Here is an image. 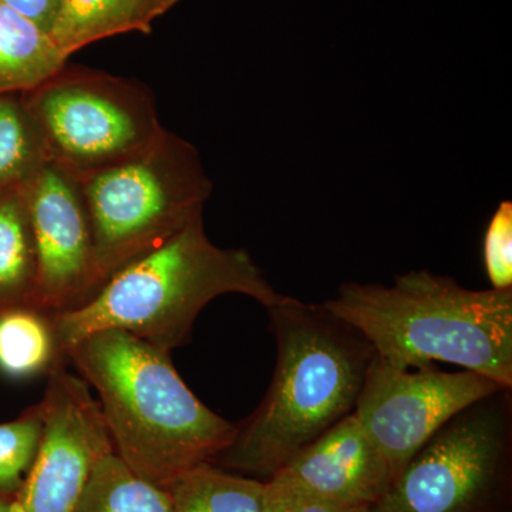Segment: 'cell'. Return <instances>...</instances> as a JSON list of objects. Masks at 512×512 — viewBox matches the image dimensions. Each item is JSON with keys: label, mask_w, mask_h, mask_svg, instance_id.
I'll list each match as a JSON object with an SVG mask.
<instances>
[{"label": "cell", "mask_w": 512, "mask_h": 512, "mask_svg": "<svg viewBox=\"0 0 512 512\" xmlns=\"http://www.w3.org/2000/svg\"><path fill=\"white\" fill-rule=\"evenodd\" d=\"M266 311L276 340L274 379L215 466L268 480L353 413L375 350L323 305L285 296Z\"/></svg>", "instance_id": "1"}, {"label": "cell", "mask_w": 512, "mask_h": 512, "mask_svg": "<svg viewBox=\"0 0 512 512\" xmlns=\"http://www.w3.org/2000/svg\"><path fill=\"white\" fill-rule=\"evenodd\" d=\"M66 359L99 394L114 453L148 483L165 490L185 471L215 464L237 437V424L188 389L170 353L131 333L99 330Z\"/></svg>", "instance_id": "2"}, {"label": "cell", "mask_w": 512, "mask_h": 512, "mask_svg": "<svg viewBox=\"0 0 512 512\" xmlns=\"http://www.w3.org/2000/svg\"><path fill=\"white\" fill-rule=\"evenodd\" d=\"M323 306L392 365L450 363L512 387V289L471 291L412 271L392 286L348 282Z\"/></svg>", "instance_id": "3"}, {"label": "cell", "mask_w": 512, "mask_h": 512, "mask_svg": "<svg viewBox=\"0 0 512 512\" xmlns=\"http://www.w3.org/2000/svg\"><path fill=\"white\" fill-rule=\"evenodd\" d=\"M241 293L266 309L284 301L244 249L212 244L202 217L107 279L90 301L53 315L64 355L77 342L119 329L171 353L190 339L202 309L218 296Z\"/></svg>", "instance_id": "4"}, {"label": "cell", "mask_w": 512, "mask_h": 512, "mask_svg": "<svg viewBox=\"0 0 512 512\" xmlns=\"http://www.w3.org/2000/svg\"><path fill=\"white\" fill-rule=\"evenodd\" d=\"M79 184L104 282L202 217L212 192L197 148L167 128L143 153Z\"/></svg>", "instance_id": "5"}, {"label": "cell", "mask_w": 512, "mask_h": 512, "mask_svg": "<svg viewBox=\"0 0 512 512\" xmlns=\"http://www.w3.org/2000/svg\"><path fill=\"white\" fill-rule=\"evenodd\" d=\"M50 163L80 181L143 153L163 131L146 84L86 66H64L20 93Z\"/></svg>", "instance_id": "6"}, {"label": "cell", "mask_w": 512, "mask_h": 512, "mask_svg": "<svg viewBox=\"0 0 512 512\" xmlns=\"http://www.w3.org/2000/svg\"><path fill=\"white\" fill-rule=\"evenodd\" d=\"M511 389L471 404L437 431L369 512H507Z\"/></svg>", "instance_id": "7"}, {"label": "cell", "mask_w": 512, "mask_h": 512, "mask_svg": "<svg viewBox=\"0 0 512 512\" xmlns=\"http://www.w3.org/2000/svg\"><path fill=\"white\" fill-rule=\"evenodd\" d=\"M501 389L507 387L470 370L444 372L434 363L400 367L375 355L353 414L394 481L448 421Z\"/></svg>", "instance_id": "8"}, {"label": "cell", "mask_w": 512, "mask_h": 512, "mask_svg": "<svg viewBox=\"0 0 512 512\" xmlns=\"http://www.w3.org/2000/svg\"><path fill=\"white\" fill-rule=\"evenodd\" d=\"M83 377L64 362L47 375L43 437L15 495L16 512H74L97 463L114 453L109 429Z\"/></svg>", "instance_id": "9"}, {"label": "cell", "mask_w": 512, "mask_h": 512, "mask_svg": "<svg viewBox=\"0 0 512 512\" xmlns=\"http://www.w3.org/2000/svg\"><path fill=\"white\" fill-rule=\"evenodd\" d=\"M37 274L30 308L59 315L93 298L106 284L97 266L89 214L79 181L46 164L26 185Z\"/></svg>", "instance_id": "10"}, {"label": "cell", "mask_w": 512, "mask_h": 512, "mask_svg": "<svg viewBox=\"0 0 512 512\" xmlns=\"http://www.w3.org/2000/svg\"><path fill=\"white\" fill-rule=\"evenodd\" d=\"M340 507L370 510L393 483L392 471L355 414L302 448L274 476Z\"/></svg>", "instance_id": "11"}, {"label": "cell", "mask_w": 512, "mask_h": 512, "mask_svg": "<svg viewBox=\"0 0 512 512\" xmlns=\"http://www.w3.org/2000/svg\"><path fill=\"white\" fill-rule=\"evenodd\" d=\"M178 0H63L52 39L64 57L107 37L138 32L150 35L154 20Z\"/></svg>", "instance_id": "12"}, {"label": "cell", "mask_w": 512, "mask_h": 512, "mask_svg": "<svg viewBox=\"0 0 512 512\" xmlns=\"http://www.w3.org/2000/svg\"><path fill=\"white\" fill-rule=\"evenodd\" d=\"M66 64L49 33L0 3V96L29 92Z\"/></svg>", "instance_id": "13"}, {"label": "cell", "mask_w": 512, "mask_h": 512, "mask_svg": "<svg viewBox=\"0 0 512 512\" xmlns=\"http://www.w3.org/2000/svg\"><path fill=\"white\" fill-rule=\"evenodd\" d=\"M36 274L26 187L0 192V312L30 305Z\"/></svg>", "instance_id": "14"}, {"label": "cell", "mask_w": 512, "mask_h": 512, "mask_svg": "<svg viewBox=\"0 0 512 512\" xmlns=\"http://www.w3.org/2000/svg\"><path fill=\"white\" fill-rule=\"evenodd\" d=\"M64 360L53 315L30 306L0 312V373L12 379L49 375Z\"/></svg>", "instance_id": "15"}, {"label": "cell", "mask_w": 512, "mask_h": 512, "mask_svg": "<svg viewBox=\"0 0 512 512\" xmlns=\"http://www.w3.org/2000/svg\"><path fill=\"white\" fill-rule=\"evenodd\" d=\"M165 490L170 494L171 512H262L266 481L201 464L175 478Z\"/></svg>", "instance_id": "16"}, {"label": "cell", "mask_w": 512, "mask_h": 512, "mask_svg": "<svg viewBox=\"0 0 512 512\" xmlns=\"http://www.w3.org/2000/svg\"><path fill=\"white\" fill-rule=\"evenodd\" d=\"M74 512H171L170 494L111 453L94 467Z\"/></svg>", "instance_id": "17"}, {"label": "cell", "mask_w": 512, "mask_h": 512, "mask_svg": "<svg viewBox=\"0 0 512 512\" xmlns=\"http://www.w3.org/2000/svg\"><path fill=\"white\" fill-rule=\"evenodd\" d=\"M49 163L45 141L22 97L0 96V192L26 187Z\"/></svg>", "instance_id": "18"}, {"label": "cell", "mask_w": 512, "mask_h": 512, "mask_svg": "<svg viewBox=\"0 0 512 512\" xmlns=\"http://www.w3.org/2000/svg\"><path fill=\"white\" fill-rule=\"evenodd\" d=\"M43 437L39 404L19 419L0 424V493L16 495L35 463Z\"/></svg>", "instance_id": "19"}, {"label": "cell", "mask_w": 512, "mask_h": 512, "mask_svg": "<svg viewBox=\"0 0 512 512\" xmlns=\"http://www.w3.org/2000/svg\"><path fill=\"white\" fill-rule=\"evenodd\" d=\"M485 272L493 289H512V204L501 202L494 212L483 241Z\"/></svg>", "instance_id": "20"}, {"label": "cell", "mask_w": 512, "mask_h": 512, "mask_svg": "<svg viewBox=\"0 0 512 512\" xmlns=\"http://www.w3.org/2000/svg\"><path fill=\"white\" fill-rule=\"evenodd\" d=\"M262 512H369L328 503L305 493L301 488L279 478L266 480L265 503Z\"/></svg>", "instance_id": "21"}, {"label": "cell", "mask_w": 512, "mask_h": 512, "mask_svg": "<svg viewBox=\"0 0 512 512\" xmlns=\"http://www.w3.org/2000/svg\"><path fill=\"white\" fill-rule=\"evenodd\" d=\"M0 3L16 10L26 19L32 20L35 25L50 35L63 0H0Z\"/></svg>", "instance_id": "22"}, {"label": "cell", "mask_w": 512, "mask_h": 512, "mask_svg": "<svg viewBox=\"0 0 512 512\" xmlns=\"http://www.w3.org/2000/svg\"><path fill=\"white\" fill-rule=\"evenodd\" d=\"M0 512H16L15 495L0 493Z\"/></svg>", "instance_id": "23"}]
</instances>
